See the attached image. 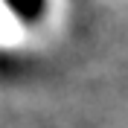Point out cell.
Here are the masks:
<instances>
[{
  "label": "cell",
  "mask_w": 128,
  "mask_h": 128,
  "mask_svg": "<svg viewBox=\"0 0 128 128\" xmlns=\"http://www.w3.org/2000/svg\"><path fill=\"white\" fill-rule=\"evenodd\" d=\"M0 3H3V9L15 20H20L26 26L44 20V15H47V9H50V0H0Z\"/></svg>",
  "instance_id": "1"
}]
</instances>
